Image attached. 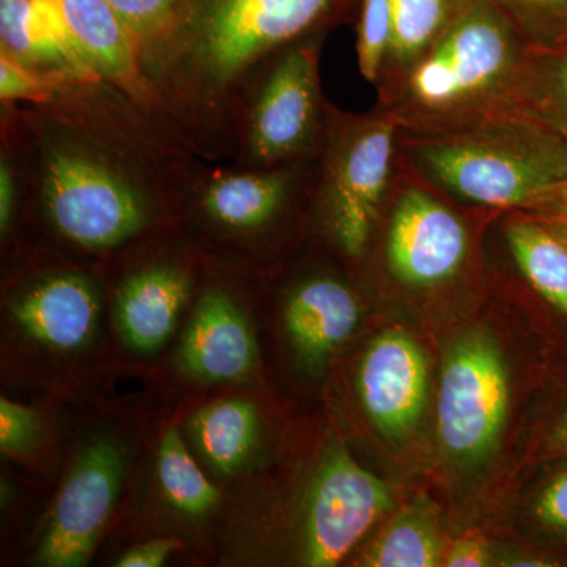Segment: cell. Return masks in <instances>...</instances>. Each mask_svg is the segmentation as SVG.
<instances>
[{
    "label": "cell",
    "mask_w": 567,
    "mask_h": 567,
    "mask_svg": "<svg viewBox=\"0 0 567 567\" xmlns=\"http://www.w3.org/2000/svg\"><path fill=\"white\" fill-rule=\"evenodd\" d=\"M417 169L468 203L525 210L567 177V140L514 107L405 132Z\"/></svg>",
    "instance_id": "obj_3"
},
{
    "label": "cell",
    "mask_w": 567,
    "mask_h": 567,
    "mask_svg": "<svg viewBox=\"0 0 567 567\" xmlns=\"http://www.w3.org/2000/svg\"><path fill=\"white\" fill-rule=\"evenodd\" d=\"M317 171V159L210 167L199 158L178 194V227L205 257L248 264L267 251L295 205L315 196Z\"/></svg>",
    "instance_id": "obj_5"
},
{
    "label": "cell",
    "mask_w": 567,
    "mask_h": 567,
    "mask_svg": "<svg viewBox=\"0 0 567 567\" xmlns=\"http://www.w3.org/2000/svg\"><path fill=\"white\" fill-rule=\"evenodd\" d=\"M358 393L383 435L399 440L409 434L427 398V363L415 339L402 330L377 336L358 371Z\"/></svg>",
    "instance_id": "obj_15"
},
{
    "label": "cell",
    "mask_w": 567,
    "mask_h": 567,
    "mask_svg": "<svg viewBox=\"0 0 567 567\" xmlns=\"http://www.w3.org/2000/svg\"><path fill=\"white\" fill-rule=\"evenodd\" d=\"M509 375L502 350L480 331L461 336L445 358L436 425L447 456L476 464L494 451L509 412Z\"/></svg>",
    "instance_id": "obj_9"
},
{
    "label": "cell",
    "mask_w": 567,
    "mask_h": 567,
    "mask_svg": "<svg viewBox=\"0 0 567 567\" xmlns=\"http://www.w3.org/2000/svg\"><path fill=\"white\" fill-rule=\"evenodd\" d=\"M357 295L336 276L316 275L295 284L284 305V327L306 363L322 365L360 322Z\"/></svg>",
    "instance_id": "obj_18"
},
{
    "label": "cell",
    "mask_w": 567,
    "mask_h": 567,
    "mask_svg": "<svg viewBox=\"0 0 567 567\" xmlns=\"http://www.w3.org/2000/svg\"><path fill=\"white\" fill-rule=\"evenodd\" d=\"M52 2L96 74L140 104L142 110L164 118L142 63L140 41L134 39L117 13L104 0Z\"/></svg>",
    "instance_id": "obj_16"
},
{
    "label": "cell",
    "mask_w": 567,
    "mask_h": 567,
    "mask_svg": "<svg viewBox=\"0 0 567 567\" xmlns=\"http://www.w3.org/2000/svg\"><path fill=\"white\" fill-rule=\"evenodd\" d=\"M529 47L492 0H468L394 92L401 132H424L509 107Z\"/></svg>",
    "instance_id": "obj_4"
},
{
    "label": "cell",
    "mask_w": 567,
    "mask_h": 567,
    "mask_svg": "<svg viewBox=\"0 0 567 567\" xmlns=\"http://www.w3.org/2000/svg\"><path fill=\"white\" fill-rule=\"evenodd\" d=\"M0 52L48 76L100 78L52 0H0Z\"/></svg>",
    "instance_id": "obj_17"
},
{
    "label": "cell",
    "mask_w": 567,
    "mask_h": 567,
    "mask_svg": "<svg viewBox=\"0 0 567 567\" xmlns=\"http://www.w3.org/2000/svg\"><path fill=\"white\" fill-rule=\"evenodd\" d=\"M41 421L31 406L0 399V450L9 457H25L39 445Z\"/></svg>",
    "instance_id": "obj_30"
},
{
    "label": "cell",
    "mask_w": 567,
    "mask_h": 567,
    "mask_svg": "<svg viewBox=\"0 0 567 567\" xmlns=\"http://www.w3.org/2000/svg\"><path fill=\"white\" fill-rule=\"evenodd\" d=\"M520 212L529 213V215L567 218V177L540 193L525 210Z\"/></svg>",
    "instance_id": "obj_35"
},
{
    "label": "cell",
    "mask_w": 567,
    "mask_h": 567,
    "mask_svg": "<svg viewBox=\"0 0 567 567\" xmlns=\"http://www.w3.org/2000/svg\"><path fill=\"white\" fill-rule=\"evenodd\" d=\"M24 224L29 226L28 197L20 164L0 142V237L9 245Z\"/></svg>",
    "instance_id": "obj_28"
},
{
    "label": "cell",
    "mask_w": 567,
    "mask_h": 567,
    "mask_svg": "<svg viewBox=\"0 0 567 567\" xmlns=\"http://www.w3.org/2000/svg\"><path fill=\"white\" fill-rule=\"evenodd\" d=\"M505 234L520 274L540 300L567 323V245L524 212L506 224Z\"/></svg>",
    "instance_id": "obj_20"
},
{
    "label": "cell",
    "mask_w": 567,
    "mask_h": 567,
    "mask_svg": "<svg viewBox=\"0 0 567 567\" xmlns=\"http://www.w3.org/2000/svg\"><path fill=\"white\" fill-rule=\"evenodd\" d=\"M540 454L544 458L567 456V399L558 405L544 431Z\"/></svg>",
    "instance_id": "obj_34"
},
{
    "label": "cell",
    "mask_w": 567,
    "mask_h": 567,
    "mask_svg": "<svg viewBox=\"0 0 567 567\" xmlns=\"http://www.w3.org/2000/svg\"><path fill=\"white\" fill-rule=\"evenodd\" d=\"M14 276L9 315L14 324L54 352H74L92 341L102 315L99 265L37 249Z\"/></svg>",
    "instance_id": "obj_10"
},
{
    "label": "cell",
    "mask_w": 567,
    "mask_h": 567,
    "mask_svg": "<svg viewBox=\"0 0 567 567\" xmlns=\"http://www.w3.org/2000/svg\"><path fill=\"white\" fill-rule=\"evenodd\" d=\"M468 0H391L393 39L382 78L401 84L405 74L456 20Z\"/></svg>",
    "instance_id": "obj_22"
},
{
    "label": "cell",
    "mask_w": 567,
    "mask_h": 567,
    "mask_svg": "<svg viewBox=\"0 0 567 567\" xmlns=\"http://www.w3.org/2000/svg\"><path fill=\"white\" fill-rule=\"evenodd\" d=\"M442 539L424 507L395 516L361 558L369 567H434L443 565Z\"/></svg>",
    "instance_id": "obj_23"
},
{
    "label": "cell",
    "mask_w": 567,
    "mask_h": 567,
    "mask_svg": "<svg viewBox=\"0 0 567 567\" xmlns=\"http://www.w3.org/2000/svg\"><path fill=\"white\" fill-rule=\"evenodd\" d=\"M0 142L20 164L39 249L87 264L178 227L199 159L158 115L102 78L59 80L48 104H0Z\"/></svg>",
    "instance_id": "obj_1"
},
{
    "label": "cell",
    "mask_w": 567,
    "mask_h": 567,
    "mask_svg": "<svg viewBox=\"0 0 567 567\" xmlns=\"http://www.w3.org/2000/svg\"><path fill=\"white\" fill-rule=\"evenodd\" d=\"M443 561L450 567H483L491 563V550L483 537L466 535L451 546Z\"/></svg>",
    "instance_id": "obj_33"
},
{
    "label": "cell",
    "mask_w": 567,
    "mask_h": 567,
    "mask_svg": "<svg viewBox=\"0 0 567 567\" xmlns=\"http://www.w3.org/2000/svg\"><path fill=\"white\" fill-rule=\"evenodd\" d=\"M207 257L181 227L111 260L112 315L123 341L141 353L162 349L200 284Z\"/></svg>",
    "instance_id": "obj_8"
},
{
    "label": "cell",
    "mask_w": 567,
    "mask_h": 567,
    "mask_svg": "<svg viewBox=\"0 0 567 567\" xmlns=\"http://www.w3.org/2000/svg\"><path fill=\"white\" fill-rule=\"evenodd\" d=\"M322 41L319 33L293 43L252 78L238 104L230 163L274 167L319 158L327 126L319 81Z\"/></svg>",
    "instance_id": "obj_6"
},
{
    "label": "cell",
    "mask_w": 567,
    "mask_h": 567,
    "mask_svg": "<svg viewBox=\"0 0 567 567\" xmlns=\"http://www.w3.org/2000/svg\"><path fill=\"white\" fill-rule=\"evenodd\" d=\"M189 434L205 461L223 475L240 472L256 451L260 416L248 399L230 398L203 406L189 420Z\"/></svg>",
    "instance_id": "obj_19"
},
{
    "label": "cell",
    "mask_w": 567,
    "mask_h": 567,
    "mask_svg": "<svg viewBox=\"0 0 567 567\" xmlns=\"http://www.w3.org/2000/svg\"><path fill=\"white\" fill-rule=\"evenodd\" d=\"M529 48L567 44V0H492Z\"/></svg>",
    "instance_id": "obj_25"
},
{
    "label": "cell",
    "mask_w": 567,
    "mask_h": 567,
    "mask_svg": "<svg viewBox=\"0 0 567 567\" xmlns=\"http://www.w3.org/2000/svg\"><path fill=\"white\" fill-rule=\"evenodd\" d=\"M393 39L391 0H363L358 24L357 59L361 76L371 84L382 80Z\"/></svg>",
    "instance_id": "obj_26"
},
{
    "label": "cell",
    "mask_w": 567,
    "mask_h": 567,
    "mask_svg": "<svg viewBox=\"0 0 567 567\" xmlns=\"http://www.w3.org/2000/svg\"><path fill=\"white\" fill-rule=\"evenodd\" d=\"M529 215V213H528ZM535 216L536 219H539L544 226H547L548 229L551 230L563 244L567 245V218H561V216Z\"/></svg>",
    "instance_id": "obj_36"
},
{
    "label": "cell",
    "mask_w": 567,
    "mask_h": 567,
    "mask_svg": "<svg viewBox=\"0 0 567 567\" xmlns=\"http://www.w3.org/2000/svg\"><path fill=\"white\" fill-rule=\"evenodd\" d=\"M182 544L177 539H153L126 550L117 559L118 567H159L177 551Z\"/></svg>",
    "instance_id": "obj_32"
},
{
    "label": "cell",
    "mask_w": 567,
    "mask_h": 567,
    "mask_svg": "<svg viewBox=\"0 0 567 567\" xmlns=\"http://www.w3.org/2000/svg\"><path fill=\"white\" fill-rule=\"evenodd\" d=\"M125 465V450L114 439L100 436L82 446L40 537L39 565H87L117 502Z\"/></svg>",
    "instance_id": "obj_12"
},
{
    "label": "cell",
    "mask_w": 567,
    "mask_h": 567,
    "mask_svg": "<svg viewBox=\"0 0 567 567\" xmlns=\"http://www.w3.org/2000/svg\"><path fill=\"white\" fill-rule=\"evenodd\" d=\"M140 41L142 50L173 20L178 0H104Z\"/></svg>",
    "instance_id": "obj_31"
},
{
    "label": "cell",
    "mask_w": 567,
    "mask_h": 567,
    "mask_svg": "<svg viewBox=\"0 0 567 567\" xmlns=\"http://www.w3.org/2000/svg\"><path fill=\"white\" fill-rule=\"evenodd\" d=\"M393 507L385 481L358 464L338 440L324 446L301 518V561L339 565Z\"/></svg>",
    "instance_id": "obj_11"
},
{
    "label": "cell",
    "mask_w": 567,
    "mask_h": 567,
    "mask_svg": "<svg viewBox=\"0 0 567 567\" xmlns=\"http://www.w3.org/2000/svg\"><path fill=\"white\" fill-rule=\"evenodd\" d=\"M58 80L61 78L28 69L0 52V104H48L54 95Z\"/></svg>",
    "instance_id": "obj_29"
},
{
    "label": "cell",
    "mask_w": 567,
    "mask_h": 567,
    "mask_svg": "<svg viewBox=\"0 0 567 567\" xmlns=\"http://www.w3.org/2000/svg\"><path fill=\"white\" fill-rule=\"evenodd\" d=\"M546 461L550 466L533 492L529 513L547 537L567 546V456Z\"/></svg>",
    "instance_id": "obj_27"
},
{
    "label": "cell",
    "mask_w": 567,
    "mask_h": 567,
    "mask_svg": "<svg viewBox=\"0 0 567 567\" xmlns=\"http://www.w3.org/2000/svg\"><path fill=\"white\" fill-rule=\"evenodd\" d=\"M156 470L164 498L185 516L205 517L218 505V488L205 477L175 427L164 432Z\"/></svg>",
    "instance_id": "obj_24"
},
{
    "label": "cell",
    "mask_w": 567,
    "mask_h": 567,
    "mask_svg": "<svg viewBox=\"0 0 567 567\" xmlns=\"http://www.w3.org/2000/svg\"><path fill=\"white\" fill-rule=\"evenodd\" d=\"M509 107L567 140V44L529 48L511 93Z\"/></svg>",
    "instance_id": "obj_21"
},
{
    "label": "cell",
    "mask_w": 567,
    "mask_h": 567,
    "mask_svg": "<svg viewBox=\"0 0 567 567\" xmlns=\"http://www.w3.org/2000/svg\"><path fill=\"white\" fill-rule=\"evenodd\" d=\"M401 123L393 112L347 115L327 104L312 204L339 251L363 256L379 221Z\"/></svg>",
    "instance_id": "obj_7"
},
{
    "label": "cell",
    "mask_w": 567,
    "mask_h": 567,
    "mask_svg": "<svg viewBox=\"0 0 567 567\" xmlns=\"http://www.w3.org/2000/svg\"><path fill=\"white\" fill-rule=\"evenodd\" d=\"M349 0H178L142 50L163 117L194 155L233 162L238 104L275 55L319 35Z\"/></svg>",
    "instance_id": "obj_2"
},
{
    "label": "cell",
    "mask_w": 567,
    "mask_h": 567,
    "mask_svg": "<svg viewBox=\"0 0 567 567\" xmlns=\"http://www.w3.org/2000/svg\"><path fill=\"white\" fill-rule=\"evenodd\" d=\"M226 281L212 275L210 262L205 264L204 286L178 349L177 360L183 371L203 382L244 379L257 360L256 341L244 308Z\"/></svg>",
    "instance_id": "obj_14"
},
{
    "label": "cell",
    "mask_w": 567,
    "mask_h": 567,
    "mask_svg": "<svg viewBox=\"0 0 567 567\" xmlns=\"http://www.w3.org/2000/svg\"><path fill=\"white\" fill-rule=\"evenodd\" d=\"M468 235L461 218L424 189L399 196L386 237V259L399 281L431 289L461 271Z\"/></svg>",
    "instance_id": "obj_13"
}]
</instances>
